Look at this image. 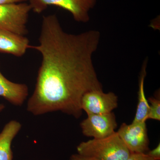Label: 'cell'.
Masks as SVG:
<instances>
[{
    "label": "cell",
    "instance_id": "obj_6",
    "mask_svg": "<svg viewBox=\"0 0 160 160\" xmlns=\"http://www.w3.org/2000/svg\"><path fill=\"white\" fill-rule=\"evenodd\" d=\"M87 116L80 124L82 132L86 136L101 139L107 137L115 132L118 124L113 112Z\"/></svg>",
    "mask_w": 160,
    "mask_h": 160
},
{
    "label": "cell",
    "instance_id": "obj_4",
    "mask_svg": "<svg viewBox=\"0 0 160 160\" xmlns=\"http://www.w3.org/2000/svg\"><path fill=\"white\" fill-rule=\"evenodd\" d=\"M31 10L30 5L24 2L0 5V29L26 35L28 32L27 24Z\"/></svg>",
    "mask_w": 160,
    "mask_h": 160
},
{
    "label": "cell",
    "instance_id": "obj_1",
    "mask_svg": "<svg viewBox=\"0 0 160 160\" xmlns=\"http://www.w3.org/2000/svg\"><path fill=\"white\" fill-rule=\"evenodd\" d=\"M100 39L98 30L68 33L55 14L43 16L38 45L30 46L42 61L27 111L35 116L61 111L79 118L83 95L103 90L92 61Z\"/></svg>",
    "mask_w": 160,
    "mask_h": 160
},
{
    "label": "cell",
    "instance_id": "obj_11",
    "mask_svg": "<svg viewBox=\"0 0 160 160\" xmlns=\"http://www.w3.org/2000/svg\"><path fill=\"white\" fill-rule=\"evenodd\" d=\"M143 64L139 82L138 92V102L135 115L132 122H146L149 113V105L146 99L144 90V82L146 75V67L147 62Z\"/></svg>",
    "mask_w": 160,
    "mask_h": 160
},
{
    "label": "cell",
    "instance_id": "obj_13",
    "mask_svg": "<svg viewBox=\"0 0 160 160\" xmlns=\"http://www.w3.org/2000/svg\"><path fill=\"white\" fill-rule=\"evenodd\" d=\"M126 160H156L149 157L147 153H131Z\"/></svg>",
    "mask_w": 160,
    "mask_h": 160
},
{
    "label": "cell",
    "instance_id": "obj_5",
    "mask_svg": "<svg viewBox=\"0 0 160 160\" xmlns=\"http://www.w3.org/2000/svg\"><path fill=\"white\" fill-rule=\"evenodd\" d=\"M117 132L131 153H146L149 151L146 122L123 123Z\"/></svg>",
    "mask_w": 160,
    "mask_h": 160
},
{
    "label": "cell",
    "instance_id": "obj_15",
    "mask_svg": "<svg viewBox=\"0 0 160 160\" xmlns=\"http://www.w3.org/2000/svg\"><path fill=\"white\" fill-rule=\"evenodd\" d=\"M69 160H96L92 158L86 157L83 156L81 155L75 153L72 155L69 158Z\"/></svg>",
    "mask_w": 160,
    "mask_h": 160
},
{
    "label": "cell",
    "instance_id": "obj_9",
    "mask_svg": "<svg viewBox=\"0 0 160 160\" xmlns=\"http://www.w3.org/2000/svg\"><path fill=\"white\" fill-rule=\"evenodd\" d=\"M28 94L27 85L9 81L0 71V97L14 106H21L27 98Z\"/></svg>",
    "mask_w": 160,
    "mask_h": 160
},
{
    "label": "cell",
    "instance_id": "obj_3",
    "mask_svg": "<svg viewBox=\"0 0 160 160\" xmlns=\"http://www.w3.org/2000/svg\"><path fill=\"white\" fill-rule=\"evenodd\" d=\"M32 10L41 13L50 6L62 8L69 12L78 22L86 23L90 19L89 12L94 7L96 0H29Z\"/></svg>",
    "mask_w": 160,
    "mask_h": 160
},
{
    "label": "cell",
    "instance_id": "obj_10",
    "mask_svg": "<svg viewBox=\"0 0 160 160\" xmlns=\"http://www.w3.org/2000/svg\"><path fill=\"white\" fill-rule=\"evenodd\" d=\"M22 125L19 122L12 120L5 125L0 132V160H12V141L19 132Z\"/></svg>",
    "mask_w": 160,
    "mask_h": 160
},
{
    "label": "cell",
    "instance_id": "obj_2",
    "mask_svg": "<svg viewBox=\"0 0 160 160\" xmlns=\"http://www.w3.org/2000/svg\"><path fill=\"white\" fill-rule=\"evenodd\" d=\"M78 154L96 160H126L131 154L117 132L107 137L80 143Z\"/></svg>",
    "mask_w": 160,
    "mask_h": 160
},
{
    "label": "cell",
    "instance_id": "obj_17",
    "mask_svg": "<svg viewBox=\"0 0 160 160\" xmlns=\"http://www.w3.org/2000/svg\"><path fill=\"white\" fill-rule=\"evenodd\" d=\"M5 106L2 104H0V112L5 109Z\"/></svg>",
    "mask_w": 160,
    "mask_h": 160
},
{
    "label": "cell",
    "instance_id": "obj_7",
    "mask_svg": "<svg viewBox=\"0 0 160 160\" xmlns=\"http://www.w3.org/2000/svg\"><path fill=\"white\" fill-rule=\"evenodd\" d=\"M118 98L113 92L105 93L103 90H92L83 95L81 107L87 115L104 114L117 108Z\"/></svg>",
    "mask_w": 160,
    "mask_h": 160
},
{
    "label": "cell",
    "instance_id": "obj_8",
    "mask_svg": "<svg viewBox=\"0 0 160 160\" xmlns=\"http://www.w3.org/2000/svg\"><path fill=\"white\" fill-rule=\"evenodd\" d=\"M29 43L25 36L0 29V52L21 57L30 48Z\"/></svg>",
    "mask_w": 160,
    "mask_h": 160
},
{
    "label": "cell",
    "instance_id": "obj_14",
    "mask_svg": "<svg viewBox=\"0 0 160 160\" xmlns=\"http://www.w3.org/2000/svg\"><path fill=\"white\" fill-rule=\"evenodd\" d=\"M147 154L150 157L153 158L156 160H160V144L157 146L156 148L151 150H149L147 152Z\"/></svg>",
    "mask_w": 160,
    "mask_h": 160
},
{
    "label": "cell",
    "instance_id": "obj_16",
    "mask_svg": "<svg viewBox=\"0 0 160 160\" xmlns=\"http://www.w3.org/2000/svg\"><path fill=\"white\" fill-rule=\"evenodd\" d=\"M28 0H0V5H10L24 3Z\"/></svg>",
    "mask_w": 160,
    "mask_h": 160
},
{
    "label": "cell",
    "instance_id": "obj_12",
    "mask_svg": "<svg viewBox=\"0 0 160 160\" xmlns=\"http://www.w3.org/2000/svg\"><path fill=\"white\" fill-rule=\"evenodd\" d=\"M149 109L147 120L152 119L160 121V100L155 98L149 99Z\"/></svg>",
    "mask_w": 160,
    "mask_h": 160
}]
</instances>
